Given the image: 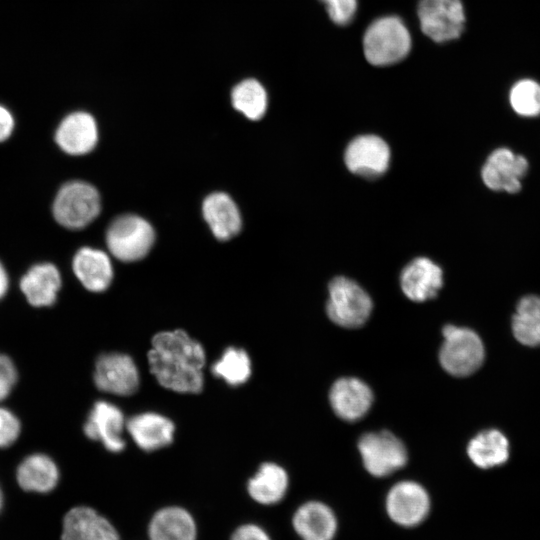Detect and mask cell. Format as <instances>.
<instances>
[{"mask_svg": "<svg viewBox=\"0 0 540 540\" xmlns=\"http://www.w3.org/2000/svg\"><path fill=\"white\" fill-rule=\"evenodd\" d=\"M202 212L218 240H229L241 229L239 209L226 193L215 192L208 195L203 202Z\"/></svg>", "mask_w": 540, "mask_h": 540, "instance_id": "23", "label": "cell"}, {"mask_svg": "<svg viewBox=\"0 0 540 540\" xmlns=\"http://www.w3.org/2000/svg\"><path fill=\"white\" fill-rule=\"evenodd\" d=\"M512 332L519 343L540 346V296L527 295L520 299L512 317Z\"/></svg>", "mask_w": 540, "mask_h": 540, "instance_id": "27", "label": "cell"}, {"mask_svg": "<svg viewBox=\"0 0 540 540\" xmlns=\"http://www.w3.org/2000/svg\"><path fill=\"white\" fill-rule=\"evenodd\" d=\"M331 20L338 25H347L357 10V0H321Z\"/></svg>", "mask_w": 540, "mask_h": 540, "instance_id": "31", "label": "cell"}, {"mask_svg": "<svg viewBox=\"0 0 540 540\" xmlns=\"http://www.w3.org/2000/svg\"><path fill=\"white\" fill-rule=\"evenodd\" d=\"M391 152L384 139L365 134L352 139L344 153L347 169L358 176L376 178L389 168Z\"/></svg>", "mask_w": 540, "mask_h": 540, "instance_id": "11", "label": "cell"}, {"mask_svg": "<svg viewBox=\"0 0 540 540\" xmlns=\"http://www.w3.org/2000/svg\"><path fill=\"white\" fill-rule=\"evenodd\" d=\"M61 540H121V536L104 515L89 506H76L64 516Z\"/></svg>", "mask_w": 540, "mask_h": 540, "instance_id": "14", "label": "cell"}, {"mask_svg": "<svg viewBox=\"0 0 540 540\" xmlns=\"http://www.w3.org/2000/svg\"><path fill=\"white\" fill-rule=\"evenodd\" d=\"M363 465L375 477H385L405 466L408 454L403 442L389 431L364 434L358 442Z\"/></svg>", "mask_w": 540, "mask_h": 540, "instance_id": "7", "label": "cell"}, {"mask_svg": "<svg viewBox=\"0 0 540 540\" xmlns=\"http://www.w3.org/2000/svg\"><path fill=\"white\" fill-rule=\"evenodd\" d=\"M61 287V276L51 263L32 266L20 280V289L30 305L51 306L57 299Z\"/></svg>", "mask_w": 540, "mask_h": 540, "instance_id": "24", "label": "cell"}, {"mask_svg": "<svg viewBox=\"0 0 540 540\" xmlns=\"http://www.w3.org/2000/svg\"><path fill=\"white\" fill-rule=\"evenodd\" d=\"M55 141L67 154L83 155L92 151L98 141V128L95 119L87 112H74L67 115L59 124Z\"/></svg>", "mask_w": 540, "mask_h": 540, "instance_id": "19", "label": "cell"}, {"mask_svg": "<svg viewBox=\"0 0 540 540\" xmlns=\"http://www.w3.org/2000/svg\"><path fill=\"white\" fill-rule=\"evenodd\" d=\"M3 505H4V497H3L2 490H1V488H0V511H1L2 508H3Z\"/></svg>", "mask_w": 540, "mask_h": 540, "instance_id": "37", "label": "cell"}, {"mask_svg": "<svg viewBox=\"0 0 540 540\" xmlns=\"http://www.w3.org/2000/svg\"><path fill=\"white\" fill-rule=\"evenodd\" d=\"M329 399L338 417L346 421H356L370 409L373 394L369 386L360 379L345 377L334 382Z\"/></svg>", "mask_w": 540, "mask_h": 540, "instance_id": "16", "label": "cell"}, {"mask_svg": "<svg viewBox=\"0 0 540 540\" xmlns=\"http://www.w3.org/2000/svg\"><path fill=\"white\" fill-rule=\"evenodd\" d=\"M229 540H272L269 533L261 525L245 522L237 526Z\"/></svg>", "mask_w": 540, "mask_h": 540, "instance_id": "34", "label": "cell"}, {"mask_svg": "<svg viewBox=\"0 0 540 540\" xmlns=\"http://www.w3.org/2000/svg\"><path fill=\"white\" fill-rule=\"evenodd\" d=\"M431 509L427 490L419 483L404 480L394 484L385 499L389 519L404 528H413L425 521Z\"/></svg>", "mask_w": 540, "mask_h": 540, "instance_id": "9", "label": "cell"}, {"mask_svg": "<svg viewBox=\"0 0 540 540\" xmlns=\"http://www.w3.org/2000/svg\"><path fill=\"white\" fill-rule=\"evenodd\" d=\"M9 279L7 272L0 262V299H2L8 291Z\"/></svg>", "mask_w": 540, "mask_h": 540, "instance_id": "36", "label": "cell"}, {"mask_svg": "<svg viewBox=\"0 0 540 540\" xmlns=\"http://www.w3.org/2000/svg\"><path fill=\"white\" fill-rule=\"evenodd\" d=\"M232 104L250 120L261 119L267 109V94L255 79H246L237 84L231 93Z\"/></svg>", "mask_w": 540, "mask_h": 540, "instance_id": "29", "label": "cell"}, {"mask_svg": "<svg viewBox=\"0 0 540 540\" xmlns=\"http://www.w3.org/2000/svg\"><path fill=\"white\" fill-rule=\"evenodd\" d=\"M124 429L126 420L121 409L102 400L94 404L83 427L89 439L101 442L113 453L125 448L126 442L122 436Z\"/></svg>", "mask_w": 540, "mask_h": 540, "instance_id": "13", "label": "cell"}, {"mask_svg": "<svg viewBox=\"0 0 540 540\" xmlns=\"http://www.w3.org/2000/svg\"><path fill=\"white\" fill-rule=\"evenodd\" d=\"M126 430L140 449L151 452L172 443L175 425L162 414L143 412L126 421Z\"/></svg>", "mask_w": 540, "mask_h": 540, "instance_id": "20", "label": "cell"}, {"mask_svg": "<svg viewBox=\"0 0 540 540\" xmlns=\"http://www.w3.org/2000/svg\"><path fill=\"white\" fill-rule=\"evenodd\" d=\"M95 386L106 393L130 396L140 385L138 367L131 356L120 352L100 355L95 363Z\"/></svg>", "mask_w": 540, "mask_h": 540, "instance_id": "10", "label": "cell"}, {"mask_svg": "<svg viewBox=\"0 0 540 540\" xmlns=\"http://www.w3.org/2000/svg\"><path fill=\"white\" fill-rule=\"evenodd\" d=\"M14 129V118L4 106L0 105V142L9 138Z\"/></svg>", "mask_w": 540, "mask_h": 540, "instance_id": "35", "label": "cell"}, {"mask_svg": "<svg viewBox=\"0 0 540 540\" xmlns=\"http://www.w3.org/2000/svg\"><path fill=\"white\" fill-rule=\"evenodd\" d=\"M528 167V161L523 155L501 147L488 156L481 177L484 184L493 191L517 193L521 190V180Z\"/></svg>", "mask_w": 540, "mask_h": 540, "instance_id": "12", "label": "cell"}, {"mask_svg": "<svg viewBox=\"0 0 540 540\" xmlns=\"http://www.w3.org/2000/svg\"><path fill=\"white\" fill-rule=\"evenodd\" d=\"M442 334L439 361L444 370L453 376L465 377L480 368L485 349L477 333L469 328L446 325Z\"/></svg>", "mask_w": 540, "mask_h": 540, "instance_id": "3", "label": "cell"}, {"mask_svg": "<svg viewBox=\"0 0 540 540\" xmlns=\"http://www.w3.org/2000/svg\"><path fill=\"white\" fill-rule=\"evenodd\" d=\"M400 284L407 298L423 302L437 295L443 285V272L431 259L418 257L402 270Z\"/></svg>", "mask_w": 540, "mask_h": 540, "instance_id": "17", "label": "cell"}, {"mask_svg": "<svg viewBox=\"0 0 540 540\" xmlns=\"http://www.w3.org/2000/svg\"><path fill=\"white\" fill-rule=\"evenodd\" d=\"M467 454L474 465L490 469L506 463L510 455L509 441L496 429H488L473 437L467 446Z\"/></svg>", "mask_w": 540, "mask_h": 540, "instance_id": "26", "label": "cell"}, {"mask_svg": "<svg viewBox=\"0 0 540 540\" xmlns=\"http://www.w3.org/2000/svg\"><path fill=\"white\" fill-rule=\"evenodd\" d=\"M20 422L9 410L0 407V448L13 444L20 434Z\"/></svg>", "mask_w": 540, "mask_h": 540, "instance_id": "32", "label": "cell"}, {"mask_svg": "<svg viewBox=\"0 0 540 540\" xmlns=\"http://www.w3.org/2000/svg\"><path fill=\"white\" fill-rule=\"evenodd\" d=\"M411 49V36L397 16L374 20L363 36V52L374 66H388L404 59Z\"/></svg>", "mask_w": 540, "mask_h": 540, "instance_id": "2", "label": "cell"}, {"mask_svg": "<svg viewBox=\"0 0 540 540\" xmlns=\"http://www.w3.org/2000/svg\"><path fill=\"white\" fill-rule=\"evenodd\" d=\"M288 487L286 470L273 462L262 463L247 482L248 495L255 503L263 506L279 503L286 496Z\"/></svg>", "mask_w": 540, "mask_h": 540, "instance_id": "22", "label": "cell"}, {"mask_svg": "<svg viewBox=\"0 0 540 540\" xmlns=\"http://www.w3.org/2000/svg\"><path fill=\"white\" fill-rule=\"evenodd\" d=\"M73 271L82 285L91 292H103L113 279V267L102 250L83 247L73 259Z\"/></svg>", "mask_w": 540, "mask_h": 540, "instance_id": "21", "label": "cell"}, {"mask_svg": "<svg viewBox=\"0 0 540 540\" xmlns=\"http://www.w3.org/2000/svg\"><path fill=\"white\" fill-rule=\"evenodd\" d=\"M328 292L326 312L332 322L344 328H358L368 320L372 300L355 281L337 276L329 283Z\"/></svg>", "mask_w": 540, "mask_h": 540, "instance_id": "5", "label": "cell"}, {"mask_svg": "<svg viewBox=\"0 0 540 540\" xmlns=\"http://www.w3.org/2000/svg\"><path fill=\"white\" fill-rule=\"evenodd\" d=\"M101 210L97 189L84 181H70L58 191L53 202V216L65 228L78 230L89 225Z\"/></svg>", "mask_w": 540, "mask_h": 540, "instance_id": "4", "label": "cell"}, {"mask_svg": "<svg viewBox=\"0 0 540 540\" xmlns=\"http://www.w3.org/2000/svg\"><path fill=\"white\" fill-rule=\"evenodd\" d=\"M147 359L150 372L162 387L177 393L197 394L202 391L205 350L184 330L156 333Z\"/></svg>", "mask_w": 540, "mask_h": 540, "instance_id": "1", "label": "cell"}, {"mask_svg": "<svg viewBox=\"0 0 540 540\" xmlns=\"http://www.w3.org/2000/svg\"><path fill=\"white\" fill-rule=\"evenodd\" d=\"M509 103L513 111L519 116H539L540 83L530 78L516 81L509 91Z\"/></svg>", "mask_w": 540, "mask_h": 540, "instance_id": "30", "label": "cell"}, {"mask_svg": "<svg viewBox=\"0 0 540 540\" xmlns=\"http://www.w3.org/2000/svg\"><path fill=\"white\" fill-rule=\"evenodd\" d=\"M292 528L301 540H333L338 519L324 502L311 500L301 504L291 518Z\"/></svg>", "mask_w": 540, "mask_h": 540, "instance_id": "15", "label": "cell"}, {"mask_svg": "<svg viewBox=\"0 0 540 540\" xmlns=\"http://www.w3.org/2000/svg\"><path fill=\"white\" fill-rule=\"evenodd\" d=\"M155 239L152 226L137 215L116 218L106 232V244L110 253L120 261L134 262L144 258Z\"/></svg>", "mask_w": 540, "mask_h": 540, "instance_id": "6", "label": "cell"}, {"mask_svg": "<svg viewBox=\"0 0 540 540\" xmlns=\"http://www.w3.org/2000/svg\"><path fill=\"white\" fill-rule=\"evenodd\" d=\"M149 540H197V524L189 510L167 505L156 510L147 524Z\"/></svg>", "mask_w": 540, "mask_h": 540, "instance_id": "18", "label": "cell"}, {"mask_svg": "<svg viewBox=\"0 0 540 540\" xmlns=\"http://www.w3.org/2000/svg\"><path fill=\"white\" fill-rule=\"evenodd\" d=\"M17 381L16 368L9 357L0 354V401L11 392Z\"/></svg>", "mask_w": 540, "mask_h": 540, "instance_id": "33", "label": "cell"}, {"mask_svg": "<svg viewBox=\"0 0 540 540\" xmlns=\"http://www.w3.org/2000/svg\"><path fill=\"white\" fill-rule=\"evenodd\" d=\"M17 482L28 492L48 493L59 480V470L47 455L32 454L26 457L17 468Z\"/></svg>", "mask_w": 540, "mask_h": 540, "instance_id": "25", "label": "cell"}, {"mask_svg": "<svg viewBox=\"0 0 540 540\" xmlns=\"http://www.w3.org/2000/svg\"><path fill=\"white\" fill-rule=\"evenodd\" d=\"M417 13L422 32L437 43L457 39L464 30L461 0H419Z\"/></svg>", "mask_w": 540, "mask_h": 540, "instance_id": "8", "label": "cell"}, {"mask_svg": "<svg viewBox=\"0 0 540 540\" xmlns=\"http://www.w3.org/2000/svg\"><path fill=\"white\" fill-rule=\"evenodd\" d=\"M214 376L223 379L230 386L247 382L251 375V360L242 348L228 347L212 365Z\"/></svg>", "mask_w": 540, "mask_h": 540, "instance_id": "28", "label": "cell"}]
</instances>
